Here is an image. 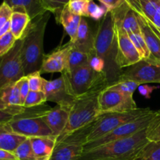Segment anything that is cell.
Listing matches in <instances>:
<instances>
[{
  "label": "cell",
  "mask_w": 160,
  "mask_h": 160,
  "mask_svg": "<svg viewBox=\"0 0 160 160\" xmlns=\"http://www.w3.org/2000/svg\"><path fill=\"white\" fill-rule=\"evenodd\" d=\"M143 15L148 21L152 22L156 10L160 6V0H139Z\"/></svg>",
  "instance_id": "35"
},
{
  "label": "cell",
  "mask_w": 160,
  "mask_h": 160,
  "mask_svg": "<svg viewBox=\"0 0 160 160\" xmlns=\"http://www.w3.org/2000/svg\"><path fill=\"white\" fill-rule=\"evenodd\" d=\"M96 31H94L84 17H82L74 41L70 42L72 46L82 52L90 54L94 51Z\"/></svg>",
  "instance_id": "18"
},
{
  "label": "cell",
  "mask_w": 160,
  "mask_h": 160,
  "mask_svg": "<svg viewBox=\"0 0 160 160\" xmlns=\"http://www.w3.org/2000/svg\"><path fill=\"white\" fill-rule=\"evenodd\" d=\"M22 39L17 40L13 48L0 57V90L24 77L21 59Z\"/></svg>",
  "instance_id": "9"
},
{
  "label": "cell",
  "mask_w": 160,
  "mask_h": 160,
  "mask_svg": "<svg viewBox=\"0 0 160 160\" xmlns=\"http://www.w3.org/2000/svg\"><path fill=\"white\" fill-rule=\"evenodd\" d=\"M135 160H160V142H148Z\"/></svg>",
  "instance_id": "28"
},
{
  "label": "cell",
  "mask_w": 160,
  "mask_h": 160,
  "mask_svg": "<svg viewBox=\"0 0 160 160\" xmlns=\"http://www.w3.org/2000/svg\"><path fill=\"white\" fill-rule=\"evenodd\" d=\"M70 111V109L67 108L56 106L54 108H49L41 115V118L51 130L56 138L62 134L67 127Z\"/></svg>",
  "instance_id": "15"
},
{
  "label": "cell",
  "mask_w": 160,
  "mask_h": 160,
  "mask_svg": "<svg viewBox=\"0 0 160 160\" xmlns=\"http://www.w3.org/2000/svg\"><path fill=\"white\" fill-rule=\"evenodd\" d=\"M89 60H90V54L78 51L72 46L69 53L67 69L65 72L70 73L76 69L88 65Z\"/></svg>",
  "instance_id": "27"
},
{
  "label": "cell",
  "mask_w": 160,
  "mask_h": 160,
  "mask_svg": "<svg viewBox=\"0 0 160 160\" xmlns=\"http://www.w3.org/2000/svg\"><path fill=\"white\" fill-rule=\"evenodd\" d=\"M98 117L94 121H92V123H88V124L85 125V126L70 133V134L66 135L64 138H62V139L56 142V143L65 144V145H78L84 146L88 142L89 135H90L93 128H95V124L97 123V120L98 119Z\"/></svg>",
  "instance_id": "22"
},
{
  "label": "cell",
  "mask_w": 160,
  "mask_h": 160,
  "mask_svg": "<svg viewBox=\"0 0 160 160\" xmlns=\"http://www.w3.org/2000/svg\"><path fill=\"white\" fill-rule=\"evenodd\" d=\"M159 87H157V86H150L148 84H141L138 87V92L142 96L145 97L147 99H149L151 98V95L153 92V91H155L156 89H158Z\"/></svg>",
  "instance_id": "44"
},
{
  "label": "cell",
  "mask_w": 160,
  "mask_h": 160,
  "mask_svg": "<svg viewBox=\"0 0 160 160\" xmlns=\"http://www.w3.org/2000/svg\"><path fill=\"white\" fill-rule=\"evenodd\" d=\"M44 92L46 101L52 102L57 106L71 109L77 97L73 96L70 92L67 81L63 75L52 81H45Z\"/></svg>",
  "instance_id": "12"
},
{
  "label": "cell",
  "mask_w": 160,
  "mask_h": 160,
  "mask_svg": "<svg viewBox=\"0 0 160 160\" xmlns=\"http://www.w3.org/2000/svg\"><path fill=\"white\" fill-rule=\"evenodd\" d=\"M17 160H38L32 149L30 138L26 139L14 151Z\"/></svg>",
  "instance_id": "31"
},
{
  "label": "cell",
  "mask_w": 160,
  "mask_h": 160,
  "mask_svg": "<svg viewBox=\"0 0 160 160\" xmlns=\"http://www.w3.org/2000/svg\"><path fill=\"white\" fill-rule=\"evenodd\" d=\"M109 87L108 83L100 84L90 92L77 97L70 111L68 123L56 142L70 133L92 123L99 116L98 96L103 90Z\"/></svg>",
  "instance_id": "4"
},
{
  "label": "cell",
  "mask_w": 160,
  "mask_h": 160,
  "mask_svg": "<svg viewBox=\"0 0 160 160\" xmlns=\"http://www.w3.org/2000/svg\"><path fill=\"white\" fill-rule=\"evenodd\" d=\"M84 152V146L56 143L50 160H76Z\"/></svg>",
  "instance_id": "24"
},
{
  "label": "cell",
  "mask_w": 160,
  "mask_h": 160,
  "mask_svg": "<svg viewBox=\"0 0 160 160\" xmlns=\"http://www.w3.org/2000/svg\"><path fill=\"white\" fill-rule=\"evenodd\" d=\"M12 9V12L27 13L31 20L47 12L42 3V0H3Z\"/></svg>",
  "instance_id": "19"
},
{
  "label": "cell",
  "mask_w": 160,
  "mask_h": 160,
  "mask_svg": "<svg viewBox=\"0 0 160 160\" xmlns=\"http://www.w3.org/2000/svg\"><path fill=\"white\" fill-rule=\"evenodd\" d=\"M128 4V6L131 8L134 11H135L138 14L141 16L143 15V12H142V7H141L140 1L139 0H124Z\"/></svg>",
  "instance_id": "46"
},
{
  "label": "cell",
  "mask_w": 160,
  "mask_h": 160,
  "mask_svg": "<svg viewBox=\"0 0 160 160\" xmlns=\"http://www.w3.org/2000/svg\"><path fill=\"white\" fill-rule=\"evenodd\" d=\"M71 0H42V3L45 10L53 14L57 23H59V17L62 9Z\"/></svg>",
  "instance_id": "30"
},
{
  "label": "cell",
  "mask_w": 160,
  "mask_h": 160,
  "mask_svg": "<svg viewBox=\"0 0 160 160\" xmlns=\"http://www.w3.org/2000/svg\"><path fill=\"white\" fill-rule=\"evenodd\" d=\"M10 107V106H7L2 100L0 98V109H7V108Z\"/></svg>",
  "instance_id": "49"
},
{
  "label": "cell",
  "mask_w": 160,
  "mask_h": 160,
  "mask_svg": "<svg viewBox=\"0 0 160 160\" xmlns=\"http://www.w3.org/2000/svg\"><path fill=\"white\" fill-rule=\"evenodd\" d=\"M88 2H89L84 1V0H71L68 3L67 6L73 13L85 17L87 16V9Z\"/></svg>",
  "instance_id": "39"
},
{
  "label": "cell",
  "mask_w": 160,
  "mask_h": 160,
  "mask_svg": "<svg viewBox=\"0 0 160 160\" xmlns=\"http://www.w3.org/2000/svg\"><path fill=\"white\" fill-rule=\"evenodd\" d=\"M160 115V110H152L148 113L134 120L128 122L124 124L121 125L117 129L112 131L109 134L96 139L92 142H89L84 145V152L89 151L97 147L106 145L110 142H115L117 140L128 138L134 134H138L140 131L146 129L156 118Z\"/></svg>",
  "instance_id": "6"
},
{
  "label": "cell",
  "mask_w": 160,
  "mask_h": 160,
  "mask_svg": "<svg viewBox=\"0 0 160 160\" xmlns=\"http://www.w3.org/2000/svg\"><path fill=\"white\" fill-rule=\"evenodd\" d=\"M151 111L152 109L149 108H138L128 112H110L100 115L95 128L89 135L88 142L100 138L111 133L121 125L145 115Z\"/></svg>",
  "instance_id": "8"
},
{
  "label": "cell",
  "mask_w": 160,
  "mask_h": 160,
  "mask_svg": "<svg viewBox=\"0 0 160 160\" xmlns=\"http://www.w3.org/2000/svg\"><path fill=\"white\" fill-rule=\"evenodd\" d=\"M26 110L23 106H10L5 109H0V123H6L17 116L20 115Z\"/></svg>",
  "instance_id": "36"
},
{
  "label": "cell",
  "mask_w": 160,
  "mask_h": 160,
  "mask_svg": "<svg viewBox=\"0 0 160 160\" xmlns=\"http://www.w3.org/2000/svg\"><path fill=\"white\" fill-rule=\"evenodd\" d=\"M12 10L6 3L0 5V30L10 20Z\"/></svg>",
  "instance_id": "41"
},
{
  "label": "cell",
  "mask_w": 160,
  "mask_h": 160,
  "mask_svg": "<svg viewBox=\"0 0 160 160\" xmlns=\"http://www.w3.org/2000/svg\"><path fill=\"white\" fill-rule=\"evenodd\" d=\"M31 91L34 92H44V87L46 80L41 76V72L37 71L26 76Z\"/></svg>",
  "instance_id": "37"
},
{
  "label": "cell",
  "mask_w": 160,
  "mask_h": 160,
  "mask_svg": "<svg viewBox=\"0 0 160 160\" xmlns=\"http://www.w3.org/2000/svg\"><path fill=\"white\" fill-rule=\"evenodd\" d=\"M115 23L127 31L128 34L141 32L138 13L125 2L120 7L112 10Z\"/></svg>",
  "instance_id": "17"
},
{
  "label": "cell",
  "mask_w": 160,
  "mask_h": 160,
  "mask_svg": "<svg viewBox=\"0 0 160 160\" xmlns=\"http://www.w3.org/2000/svg\"><path fill=\"white\" fill-rule=\"evenodd\" d=\"M152 23L155 25L156 28L160 31V6L156 10V13H155L154 17H153Z\"/></svg>",
  "instance_id": "48"
},
{
  "label": "cell",
  "mask_w": 160,
  "mask_h": 160,
  "mask_svg": "<svg viewBox=\"0 0 160 160\" xmlns=\"http://www.w3.org/2000/svg\"><path fill=\"white\" fill-rule=\"evenodd\" d=\"M19 88H20V102H21V106L23 107L25 99L28 96V93L31 90L29 88V84H28V80L26 76L23 77L21 79L18 81Z\"/></svg>",
  "instance_id": "43"
},
{
  "label": "cell",
  "mask_w": 160,
  "mask_h": 160,
  "mask_svg": "<svg viewBox=\"0 0 160 160\" xmlns=\"http://www.w3.org/2000/svg\"><path fill=\"white\" fill-rule=\"evenodd\" d=\"M131 42L134 44V47L140 54L142 59H147L151 57V54L148 50L145 41L142 36V32L134 33V34H128Z\"/></svg>",
  "instance_id": "32"
},
{
  "label": "cell",
  "mask_w": 160,
  "mask_h": 160,
  "mask_svg": "<svg viewBox=\"0 0 160 160\" xmlns=\"http://www.w3.org/2000/svg\"><path fill=\"white\" fill-rule=\"evenodd\" d=\"M84 1H88V2H90V1H94V0H84Z\"/></svg>",
  "instance_id": "50"
},
{
  "label": "cell",
  "mask_w": 160,
  "mask_h": 160,
  "mask_svg": "<svg viewBox=\"0 0 160 160\" xmlns=\"http://www.w3.org/2000/svg\"><path fill=\"white\" fill-rule=\"evenodd\" d=\"M0 160H4V159H0Z\"/></svg>",
  "instance_id": "51"
},
{
  "label": "cell",
  "mask_w": 160,
  "mask_h": 160,
  "mask_svg": "<svg viewBox=\"0 0 160 160\" xmlns=\"http://www.w3.org/2000/svg\"><path fill=\"white\" fill-rule=\"evenodd\" d=\"M98 1H99L101 4L104 5L109 11L114 10L125 2L124 0H98Z\"/></svg>",
  "instance_id": "45"
},
{
  "label": "cell",
  "mask_w": 160,
  "mask_h": 160,
  "mask_svg": "<svg viewBox=\"0 0 160 160\" xmlns=\"http://www.w3.org/2000/svg\"><path fill=\"white\" fill-rule=\"evenodd\" d=\"M138 109L133 96L123 95L106 88L98 96L99 116L110 112H123Z\"/></svg>",
  "instance_id": "11"
},
{
  "label": "cell",
  "mask_w": 160,
  "mask_h": 160,
  "mask_svg": "<svg viewBox=\"0 0 160 160\" xmlns=\"http://www.w3.org/2000/svg\"><path fill=\"white\" fill-rule=\"evenodd\" d=\"M108 12L109 10L104 5L102 4L99 6L94 1H90L88 5L86 17H90L95 20H101Z\"/></svg>",
  "instance_id": "34"
},
{
  "label": "cell",
  "mask_w": 160,
  "mask_h": 160,
  "mask_svg": "<svg viewBox=\"0 0 160 160\" xmlns=\"http://www.w3.org/2000/svg\"><path fill=\"white\" fill-rule=\"evenodd\" d=\"M138 19L141 32L149 50L151 57L160 62V31L144 16L138 14Z\"/></svg>",
  "instance_id": "16"
},
{
  "label": "cell",
  "mask_w": 160,
  "mask_h": 160,
  "mask_svg": "<svg viewBox=\"0 0 160 160\" xmlns=\"http://www.w3.org/2000/svg\"><path fill=\"white\" fill-rule=\"evenodd\" d=\"M17 41V40L10 31L0 38V57L7 54L13 48Z\"/></svg>",
  "instance_id": "38"
},
{
  "label": "cell",
  "mask_w": 160,
  "mask_h": 160,
  "mask_svg": "<svg viewBox=\"0 0 160 160\" xmlns=\"http://www.w3.org/2000/svg\"><path fill=\"white\" fill-rule=\"evenodd\" d=\"M139 85L141 84L132 81H119L115 84L109 86L107 88L109 90L117 91L128 96H133L134 92L138 88Z\"/></svg>",
  "instance_id": "29"
},
{
  "label": "cell",
  "mask_w": 160,
  "mask_h": 160,
  "mask_svg": "<svg viewBox=\"0 0 160 160\" xmlns=\"http://www.w3.org/2000/svg\"><path fill=\"white\" fill-rule=\"evenodd\" d=\"M26 139L28 138L14 133L8 123H0V149L14 152L17 147Z\"/></svg>",
  "instance_id": "21"
},
{
  "label": "cell",
  "mask_w": 160,
  "mask_h": 160,
  "mask_svg": "<svg viewBox=\"0 0 160 160\" xmlns=\"http://www.w3.org/2000/svg\"><path fill=\"white\" fill-rule=\"evenodd\" d=\"M31 20V18L27 13L12 12L10 18V32L17 40L22 38Z\"/></svg>",
  "instance_id": "25"
},
{
  "label": "cell",
  "mask_w": 160,
  "mask_h": 160,
  "mask_svg": "<svg viewBox=\"0 0 160 160\" xmlns=\"http://www.w3.org/2000/svg\"><path fill=\"white\" fill-rule=\"evenodd\" d=\"M30 141L33 151L38 160H50L56 146V138H31Z\"/></svg>",
  "instance_id": "20"
},
{
  "label": "cell",
  "mask_w": 160,
  "mask_h": 160,
  "mask_svg": "<svg viewBox=\"0 0 160 160\" xmlns=\"http://www.w3.org/2000/svg\"><path fill=\"white\" fill-rule=\"evenodd\" d=\"M94 51L104 61V74L109 86L119 81L123 70L117 65L118 40L112 11H109L100 20L96 30Z\"/></svg>",
  "instance_id": "1"
},
{
  "label": "cell",
  "mask_w": 160,
  "mask_h": 160,
  "mask_svg": "<svg viewBox=\"0 0 160 160\" xmlns=\"http://www.w3.org/2000/svg\"><path fill=\"white\" fill-rule=\"evenodd\" d=\"M49 108L45 104L36 107L26 108L23 113L14 117L8 124L14 133L28 138L54 137L51 130L41 118V115Z\"/></svg>",
  "instance_id": "5"
},
{
  "label": "cell",
  "mask_w": 160,
  "mask_h": 160,
  "mask_svg": "<svg viewBox=\"0 0 160 160\" xmlns=\"http://www.w3.org/2000/svg\"><path fill=\"white\" fill-rule=\"evenodd\" d=\"M89 65L95 71L98 72V73H104L105 63L102 59L98 57L95 54V51L90 53V60H89Z\"/></svg>",
  "instance_id": "42"
},
{
  "label": "cell",
  "mask_w": 160,
  "mask_h": 160,
  "mask_svg": "<svg viewBox=\"0 0 160 160\" xmlns=\"http://www.w3.org/2000/svg\"><path fill=\"white\" fill-rule=\"evenodd\" d=\"M62 74L65 77L70 92L75 97L81 96L100 84L108 83L104 73L95 71L89 64L70 73L63 72Z\"/></svg>",
  "instance_id": "7"
},
{
  "label": "cell",
  "mask_w": 160,
  "mask_h": 160,
  "mask_svg": "<svg viewBox=\"0 0 160 160\" xmlns=\"http://www.w3.org/2000/svg\"><path fill=\"white\" fill-rule=\"evenodd\" d=\"M51 12L32 19L22 37L21 59L25 76L40 71L44 56V34Z\"/></svg>",
  "instance_id": "2"
},
{
  "label": "cell",
  "mask_w": 160,
  "mask_h": 160,
  "mask_svg": "<svg viewBox=\"0 0 160 160\" xmlns=\"http://www.w3.org/2000/svg\"><path fill=\"white\" fill-rule=\"evenodd\" d=\"M0 159L17 160V157L13 152L4 149H0Z\"/></svg>",
  "instance_id": "47"
},
{
  "label": "cell",
  "mask_w": 160,
  "mask_h": 160,
  "mask_svg": "<svg viewBox=\"0 0 160 160\" xmlns=\"http://www.w3.org/2000/svg\"><path fill=\"white\" fill-rule=\"evenodd\" d=\"M0 98L9 106H21L18 81L0 90Z\"/></svg>",
  "instance_id": "26"
},
{
  "label": "cell",
  "mask_w": 160,
  "mask_h": 160,
  "mask_svg": "<svg viewBox=\"0 0 160 160\" xmlns=\"http://www.w3.org/2000/svg\"><path fill=\"white\" fill-rule=\"evenodd\" d=\"M119 81H132L139 84H160V62L152 57L142 59L123 70Z\"/></svg>",
  "instance_id": "10"
},
{
  "label": "cell",
  "mask_w": 160,
  "mask_h": 160,
  "mask_svg": "<svg viewBox=\"0 0 160 160\" xmlns=\"http://www.w3.org/2000/svg\"><path fill=\"white\" fill-rule=\"evenodd\" d=\"M116 24V23H115ZM118 40L117 65L121 70L130 67L142 59L140 54L131 42L129 34L123 28L116 24Z\"/></svg>",
  "instance_id": "13"
},
{
  "label": "cell",
  "mask_w": 160,
  "mask_h": 160,
  "mask_svg": "<svg viewBox=\"0 0 160 160\" xmlns=\"http://www.w3.org/2000/svg\"><path fill=\"white\" fill-rule=\"evenodd\" d=\"M71 47V43L69 42L66 45L56 48L49 54L45 55L40 70L41 73L65 72L67 69L69 53Z\"/></svg>",
  "instance_id": "14"
},
{
  "label": "cell",
  "mask_w": 160,
  "mask_h": 160,
  "mask_svg": "<svg viewBox=\"0 0 160 160\" xmlns=\"http://www.w3.org/2000/svg\"><path fill=\"white\" fill-rule=\"evenodd\" d=\"M46 101V96L44 92H34L30 91L25 99L23 107L33 108L44 105Z\"/></svg>",
  "instance_id": "33"
},
{
  "label": "cell",
  "mask_w": 160,
  "mask_h": 160,
  "mask_svg": "<svg viewBox=\"0 0 160 160\" xmlns=\"http://www.w3.org/2000/svg\"><path fill=\"white\" fill-rule=\"evenodd\" d=\"M146 129L128 138L84 152L76 160H135L141 150L149 142Z\"/></svg>",
  "instance_id": "3"
},
{
  "label": "cell",
  "mask_w": 160,
  "mask_h": 160,
  "mask_svg": "<svg viewBox=\"0 0 160 160\" xmlns=\"http://www.w3.org/2000/svg\"><path fill=\"white\" fill-rule=\"evenodd\" d=\"M81 18H82V17H81V16L73 13L69 9L67 6L62 9V12H61L59 23L62 25L66 33L70 36V42H73L76 38L77 33H78Z\"/></svg>",
  "instance_id": "23"
},
{
  "label": "cell",
  "mask_w": 160,
  "mask_h": 160,
  "mask_svg": "<svg viewBox=\"0 0 160 160\" xmlns=\"http://www.w3.org/2000/svg\"><path fill=\"white\" fill-rule=\"evenodd\" d=\"M146 136L149 142H160V115L147 128Z\"/></svg>",
  "instance_id": "40"
}]
</instances>
